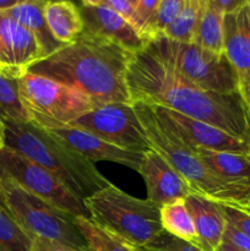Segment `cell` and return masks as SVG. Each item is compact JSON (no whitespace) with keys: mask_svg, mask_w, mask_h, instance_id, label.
Listing matches in <instances>:
<instances>
[{"mask_svg":"<svg viewBox=\"0 0 250 251\" xmlns=\"http://www.w3.org/2000/svg\"><path fill=\"white\" fill-rule=\"evenodd\" d=\"M126 83L132 103L174 110L250 144V107L240 92L202 90L174 73L146 49L130 58Z\"/></svg>","mask_w":250,"mask_h":251,"instance_id":"cell-1","label":"cell"},{"mask_svg":"<svg viewBox=\"0 0 250 251\" xmlns=\"http://www.w3.org/2000/svg\"><path fill=\"white\" fill-rule=\"evenodd\" d=\"M131 55L118 44L83 31L75 42L63 46L27 71L78 91L96 107L132 104L126 83Z\"/></svg>","mask_w":250,"mask_h":251,"instance_id":"cell-2","label":"cell"},{"mask_svg":"<svg viewBox=\"0 0 250 251\" xmlns=\"http://www.w3.org/2000/svg\"><path fill=\"white\" fill-rule=\"evenodd\" d=\"M5 123L6 147L50 172L82 201L110 183L90 162L33 123Z\"/></svg>","mask_w":250,"mask_h":251,"instance_id":"cell-3","label":"cell"},{"mask_svg":"<svg viewBox=\"0 0 250 251\" xmlns=\"http://www.w3.org/2000/svg\"><path fill=\"white\" fill-rule=\"evenodd\" d=\"M132 105L152 150L161 154L188 181L196 195L248 213V205L245 201L248 190L228 185L213 176L193 149L184 144L173 132L162 126L151 105L142 102H134Z\"/></svg>","mask_w":250,"mask_h":251,"instance_id":"cell-4","label":"cell"},{"mask_svg":"<svg viewBox=\"0 0 250 251\" xmlns=\"http://www.w3.org/2000/svg\"><path fill=\"white\" fill-rule=\"evenodd\" d=\"M88 218L137 248L152 250L166 230L161 207L149 199H136L113 184L83 200Z\"/></svg>","mask_w":250,"mask_h":251,"instance_id":"cell-5","label":"cell"},{"mask_svg":"<svg viewBox=\"0 0 250 251\" xmlns=\"http://www.w3.org/2000/svg\"><path fill=\"white\" fill-rule=\"evenodd\" d=\"M146 50L193 85L218 93L239 91V75L225 54H215L196 46L161 36L147 44Z\"/></svg>","mask_w":250,"mask_h":251,"instance_id":"cell-6","label":"cell"},{"mask_svg":"<svg viewBox=\"0 0 250 251\" xmlns=\"http://www.w3.org/2000/svg\"><path fill=\"white\" fill-rule=\"evenodd\" d=\"M4 205L20 227L32 238L76 251L87 248L74 216L54 207L14 181L0 178Z\"/></svg>","mask_w":250,"mask_h":251,"instance_id":"cell-7","label":"cell"},{"mask_svg":"<svg viewBox=\"0 0 250 251\" xmlns=\"http://www.w3.org/2000/svg\"><path fill=\"white\" fill-rule=\"evenodd\" d=\"M19 87L31 123L42 129L68 126L81 115L96 108L78 91L29 71L20 76Z\"/></svg>","mask_w":250,"mask_h":251,"instance_id":"cell-8","label":"cell"},{"mask_svg":"<svg viewBox=\"0 0 250 251\" xmlns=\"http://www.w3.org/2000/svg\"><path fill=\"white\" fill-rule=\"evenodd\" d=\"M0 178L14 181L28 193L74 217H88L82 201L74 196L56 176L7 147L0 151Z\"/></svg>","mask_w":250,"mask_h":251,"instance_id":"cell-9","label":"cell"},{"mask_svg":"<svg viewBox=\"0 0 250 251\" xmlns=\"http://www.w3.org/2000/svg\"><path fill=\"white\" fill-rule=\"evenodd\" d=\"M69 126L85 130L130 152L145 153L152 150L134 105L130 103H109L96 107Z\"/></svg>","mask_w":250,"mask_h":251,"instance_id":"cell-10","label":"cell"},{"mask_svg":"<svg viewBox=\"0 0 250 251\" xmlns=\"http://www.w3.org/2000/svg\"><path fill=\"white\" fill-rule=\"evenodd\" d=\"M151 108L162 126L173 132L190 149H202L250 156L249 142L242 141L213 125L185 117L174 110L157 105H151Z\"/></svg>","mask_w":250,"mask_h":251,"instance_id":"cell-11","label":"cell"},{"mask_svg":"<svg viewBox=\"0 0 250 251\" xmlns=\"http://www.w3.org/2000/svg\"><path fill=\"white\" fill-rule=\"evenodd\" d=\"M78 7L87 33L113 42L130 54L139 53L147 47L137 29L100 0H83Z\"/></svg>","mask_w":250,"mask_h":251,"instance_id":"cell-12","label":"cell"},{"mask_svg":"<svg viewBox=\"0 0 250 251\" xmlns=\"http://www.w3.org/2000/svg\"><path fill=\"white\" fill-rule=\"evenodd\" d=\"M139 174L146 184L147 199L159 207L196 195L188 181L153 150L144 153Z\"/></svg>","mask_w":250,"mask_h":251,"instance_id":"cell-13","label":"cell"},{"mask_svg":"<svg viewBox=\"0 0 250 251\" xmlns=\"http://www.w3.org/2000/svg\"><path fill=\"white\" fill-rule=\"evenodd\" d=\"M47 131L61 144L68 146L73 151L77 152L78 154L85 157L92 163L100 161L113 162V163L127 167L139 173L144 153H136V152L123 150L100 139L91 132L77 129V127L69 126V125L59 127V129L47 130Z\"/></svg>","mask_w":250,"mask_h":251,"instance_id":"cell-14","label":"cell"},{"mask_svg":"<svg viewBox=\"0 0 250 251\" xmlns=\"http://www.w3.org/2000/svg\"><path fill=\"white\" fill-rule=\"evenodd\" d=\"M0 50L17 77L46 58L36 37L6 12H0Z\"/></svg>","mask_w":250,"mask_h":251,"instance_id":"cell-15","label":"cell"},{"mask_svg":"<svg viewBox=\"0 0 250 251\" xmlns=\"http://www.w3.org/2000/svg\"><path fill=\"white\" fill-rule=\"evenodd\" d=\"M185 202L195 223L196 245L203 251H216L223 243L227 226L222 205L200 195H190Z\"/></svg>","mask_w":250,"mask_h":251,"instance_id":"cell-16","label":"cell"},{"mask_svg":"<svg viewBox=\"0 0 250 251\" xmlns=\"http://www.w3.org/2000/svg\"><path fill=\"white\" fill-rule=\"evenodd\" d=\"M206 168L228 185L242 190L250 189V156L229 152L194 150Z\"/></svg>","mask_w":250,"mask_h":251,"instance_id":"cell-17","label":"cell"},{"mask_svg":"<svg viewBox=\"0 0 250 251\" xmlns=\"http://www.w3.org/2000/svg\"><path fill=\"white\" fill-rule=\"evenodd\" d=\"M43 14L51 36L63 46L75 42L85 31L80 7L75 2L47 1Z\"/></svg>","mask_w":250,"mask_h":251,"instance_id":"cell-18","label":"cell"},{"mask_svg":"<svg viewBox=\"0 0 250 251\" xmlns=\"http://www.w3.org/2000/svg\"><path fill=\"white\" fill-rule=\"evenodd\" d=\"M46 2L47 0H20L19 4L5 12L36 37L47 58L60 49L63 44L55 41L47 26L43 14Z\"/></svg>","mask_w":250,"mask_h":251,"instance_id":"cell-19","label":"cell"},{"mask_svg":"<svg viewBox=\"0 0 250 251\" xmlns=\"http://www.w3.org/2000/svg\"><path fill=\"white\" fill-rule=\"evenodd\" d=\"M223 21L225 15L213 5L212 0H202L200 20L193 43L215 54H225Z\"/></svg>","mask_w":250,"mask_h":251,"instance_id":"cell-20","label":"cell"},{"mask_svg":"<svg viewBox=\"0 0 250 251\" xmlns=\"http://www.w3.org/2000/svg\"><path fill=\"white\" fill-rule=\"evenodd\" d=\"M225 54L237 70L239 78L250 70V48L237 20V12L225 15L223 21Z\"/></svg>","mask_w":250,"mask_h":251,"instance_id":"cell-21","label":"cell"},{"mask_svg":"<svg viewBox=\"0 0 250 251\" xmlns=\"http://www.w3.org/2000/svg\"><path fill=\"white\" fill-rule=\"evenodd\" d=\"M0 119L17 124L31 123L20 93L19 77L4 71H0Z\"/></svg>","mask_w":250,"mask_h":251,"instance_id":"cell-22","label":"cell"},{"mask_svg":"<svg viewBox=\"0 0 250 251\" xmlns=\"http://www.w3.org/2000/svg\"><path fill=\"white\" fill-rule=\"evenodd\" d=\"M161 225L168 234L193 243H198L195 223L188 210L185 200H178L174 202L161 206Z\"/></svg>","mask_w":250,"mask_h":251,"instance_id":"cell-23","label":"cell"},{"mask_svg":"<svg viewBox=\"0 0 250 251\" xmlns=\"http://www.w3.org/2000/svg\"><path fill=\"white\" fill-rule=\"evenodd\" d=\"M75 226L91 251H137L136 247L102 228L88 217H76Z\"/></svg>","mask_w":250,"mask_h":251,"instance_id":"cell-24","label":"cell"},{"mask_svg":"<svg viewBox=\"0 0 250 251\" xmlns=\"http://www.w3.org/2000/svg\"><path fill=\"white\" fill-rule=\"evenodd\" d=\"M202 0H185L181 11L163 37L180 43H193L201 14Z\"/></svg>","mask_w":250,"mask_h":251,"instance_id":"cell-25","label":"cell"},{"mask_svg":"<svg viewBox=\"0 0 250 251\" xmlns=\"http://www.w3.org/2000/svg\"><path fill=\"white\" fill-rule=\"evenodd\" d=\"M33 239L20 227L6 207L0 208V251H31Z\"/></svg>","mask_w":250,"mask_h":251,"instance_id":"cell-26","label":"cell"},{"mask_svg":"<svg viewBox=\"0 0 250 251\" xmlns=\"http://www.w3.org/2000/svg\"><path fill=\"white\" fill-rule=\"evenodd\" d=\"M184 1L185 0H161L158 9H157L156 17L146 34L147 44L152 39L163 36L166 33L167 29L173 24L174 20L178 17L179 12L183 9Z\"/></svg>","mask_w":250,"mask_h":251,"instance_id":"cell-27","label":"cell"},{"mask_svg":"<svg viewBox=\"0 0 250 251\" xmlns=\"http://www.w3.org/2000/svg\"><path fill=\"white\" fill-rule=\"evenodd\" d=\"M134 1L137 19V31L146 41V34L156 17L161 0H134Z\"/></svg>","mask_w":250,"mask_h":251,"instance_id":"cell-28","label":"cell"},{"mask_svg":"<svg viewBox=\"0 0 250 251\" xmlns=\"http://www.w3.org/2000/svg\"><path fill=\"white\" fill-rule=\"evenodd\" d=\"M223 215H225V221L228 225L232 226L240 233L250 238V215L245 213L243 211L237 210V208L228 207V206H223Z\"/></svg>","mask_w":250,"mask_h":251,"instance_id":"cell-29","label":"cell"},{"mask_svg":"<svg viewBox=\"0 0 250 251\" xmlns=\"http://www.w3.org/2000/svg\"><path fill=\"white\" fill-rule=\"evenodd\" d=\"M151 251H203L198 245L193 244V243L185 242V240L178 239V238L173 237V235L164 233L163 237L159 239L156 247Z\"/></svg>","mask_w":250,"mask_h":251,"instance_id":"cell-30","label":"cell"},{"mask_svg":"<svg viewBox=\"0 0 250 251\" xmlns=\"http://www.w3.org/2000/svg\"><path fill=\"white\" fill-rule=\"evenodd\" d=\"M100 2L117 14H119L123 19L126 20L130 25H132L137 29V19L136 12H135L134 0H100Z\"/></svg>","mask_w":250,"mask_h":251,"instance_id":"cell-31","label":"cell"},{"mask_svg":"<svg viewBox=\"0 0 250 251\" xmlns=\"http://www.w3.org/2000/svg\"><path fill=\"white\" fill-rule=\"evenodd\" d=\"M223 242H227L235 247L237 249L243 251H250V238L240 233L232 226L228 225L225 226V235H223Z\"/></svg>","mask_w":250,"mask_h":251,"instance_id":"cell-32","label":"cell"},{"mask_svg":"<svg viewBox=\"0 0 250 251\" xmlns=\"http://www.w3.org/2000/svg\"><path fill=\"white\" fill-rule=\"evenodd\" d=\"M237 20L240 29L247 38L250 48V2L247 0L244 5L237 11Z\"/></svg>","mask_w":250,"mask_h":251,"instance_id":"cell-33","label":"cell"},{"mask_svg":"<svg viewBox=\"0 0 250 251\" xmlns=\"http://www.w3.org/2000/svg\"><path fill=\"white\" fill-rule=\"evenodd\" d=\"M212 2L223 15H228L237 12L247 0H212Z\"/></svg>","mask_w":250,"mask_h":251,"instance_id":"cell-34","label":"cell"},{"mask_svg":"<svg viewBox=\"0 0 250 251\" xmlns=\"http://www.w3.org/2000/svg\"><path fill=\"white\" fill-rule=\"evenodd\" d=\"M31 251H73L63 245L54 244V243L46 242L41 239H33V247Z\"/></svg>","mask_w":250,"mask_h":251,"instance_id":"cell-35","label":"cell"},{"mask_svg":"<svg viewBox=\"0 0 250 251\" xmlns=\"http://www.w3.org/2000/svg\"><path fill=\"white\" fill-rule=\"evenodd\" d=\"M239 91L250 107V70L239 78Z\"/></svg>","mask_w":250,"mask_h":251,"instance_id":"cell-36","label":"cell"},{"mask_svg":"<svg viewBox=\"0 0 250 251\" xmlns=\"http://www.w3.org/2000/svg\"><path fill=\"white\" fill-rule=\"evenodd\" d=\"M6 147V126L5 123L0 119V151Z\"/></svg>","mask_w":250,"mask_h":251,"instance_id":"cell-37","label":"cell"},{"mask_svg":"<svg viewBox=\"0 0 250 251\" xmlns=\"http://www.w3.org/2000/svg\"><path fill=\"white\" fill-rule=\"evenodd\" d=\"M20 0H0V12H5L17 5Z\"/></svg>","mask_w":250,"mask_h":251,"instance_id":"cell-38","label":"cell"},{"mask_svg":"<svg viewBox=\"0 0 250 251\" xmlns=\"http://www.w3.org/2000/svg\"><path fill=\"white\" fill-rule=\"evenodd\" d=\"M0 71H4V73H7V74H10V75L15 76L14 73H12V70L9 68V65L6 64V61H5L4 56H2L1 50H0ZM16 77H17V76H16Z\"/></svg>","mask_w":250,"mask_h":251,"instance_id":"cell-39","label":"cell"},{"mask_svg":"<svg viewBox=\"0 0 250 251\" xmlns=\"http://www.w3.org/2000/svg\"><path fill=\"white\" fill-rule=\"evenodd\" d=\"M216 251H243V250L237 249V248L233 247V245H232V244H229V243L223 242L222 244L220 245V248H218V249L216 250Z\"/></svg>","mask_w":250,"mask_h":251,"instance_id":"cell-40","label":"cell"},{"mask_svg":"<svg viewBox=\"0 0 250 251\" xmlns=\"http://www.w3.org/2000/svg\"><path fill=\"white\" fill-rule=\"evenodd\" d=\"M245 201H247V205H248V213L250 215V189L248 190L247 195H245Z\"/></svg>","mask_w":250,"mask_h":251,"instance_id":"cell-41","label":"cell"},{"mask_svg":"<svg viewBox=\"0 0 250 251\" xmlns=\"http://www.w3.org/2000/svg\"><path fill=\"white\" fill-rule=\"evenodd\" d=\"M5 207L4 205V199H2V193H1V188H0V208Z\"/></svg>","mask_w":250,"mask_h":251,"instance_id":"cell-42","label":"cell"},{"mask_svg":"<svg viewBox=\"0 0 250 251\" xmlns=\"http://www.w3.org/2000/svg\"><path fill=\"white\" fill-rule=\"evenodd\" d=\"M136 250L137 251H151V250H149V249H145V248H137V247H136Z\"/></svg>","mask_w":250,"mask_h":251,"instance_id":"cell-43","label":"cell"},{"mask_svg":"<svg viewBox=\"0 0 250 251\" xmlns=\"http://www.w3.org/2000/svg\"><path fill=\"white\" fill-rule=\"evenodd\" d=\"M76 251H91L88 248H83V249H80V250H76Z\"/></svg>","mask_w":250,"mask_h":251,"instance_id":"cell-44","label":"cell"},{"mask_svg":"<svg viewBox=\"0 0 250 251\" xmlns=\"http://www.w3.org/2000/svg\"><path fill=\"white\" fill-rule=\"evenodd\" d=\"M249 2H250V1H249Z\"/></svg>","mask_w":250,"mask_h":251,"instance_id":"cell-45","label":"cell"}]
</instances>
